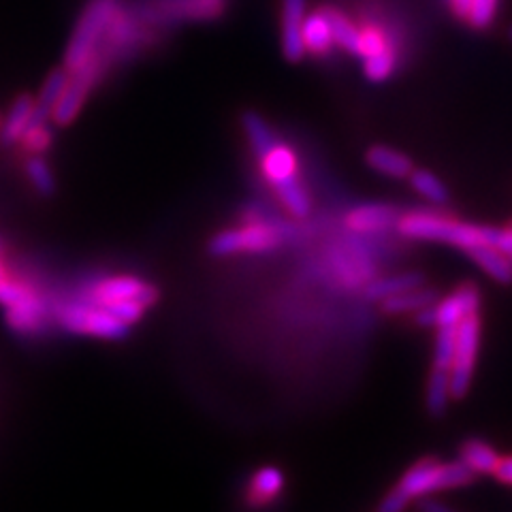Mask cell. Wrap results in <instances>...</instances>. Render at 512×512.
Returning a JSON list of instances; mask_svg holds the SVG:
<instances>
[{"label": "cell", "instance_id": "obj_38", "mask_svg": "<svg viewBox=\"0 0 512 512\" xmlns=\"http://www.w3.org/2000/svg\"><path fill=\"white\" fill-rule=\"evenodd\" d=\"M510 39H512V28H510Z\"/></svg>", "mask_w": 512, "mask_h": 512}, {"label": "cell", "instance_id": "obj_30", "mask_svg": "<svg viewBox=\"0 0 512 512\" xmlns=\"http://www.w3.org/2000/svg\"><path fill=\"white\" fill-rule=\"evenodd\" d=\"M500 9V0H470L468 11H466V20L472 28H489L498 15Z\"/></svg>", "mask_w": 512, "mask_h": 512}, {"label": "cell", "instance_id": "obj_8", "mask_svg": "<svg viewBox=\"0 0 512 512\" xmlns=\"http://www.w3.org/2000/svg\"><path fill=\"white\" fill-rule=\"evenodd\" d=\"M480 308V293L474 284H461L455 291L438 299L434 306L423 308L414 314V320L421 327H457L463 318L478 314Z\"/></svg>", "mask_w": 512, "mask_h": 512}, {"label": "cell", "instance_id": "obj_4", "mask_svg": "<svg viewBox=\"0 0 512 512\" xmlns=\"http://www.w3.org/2000/svg\"><path fill=\"white\" fill-rule=\"evenodd\" d=\"M120 9V0H90L73 28L67 52H64V69L75 71L99 54L107 30Z\"/></svg>", "mask_w": 512, "mask_h": 512}, {"label": "cell", "instance_id": "obj_18", "mask_svg": "<svg viewBox=\"0 0 512 512\" xmlns=\"http://www.w3.org/2000/svg\"><path fill=\"white\" fill-rule=\"evenodd\" d=\"M67 84H69L67 69H56L47 75L45 84L41 86V92L35 99V114H32V122H50L54 118V109Z\"/></svg>", "mask_w": 512, "mask_h": 512}, {"label": "cell", "instance_id": "obj_6", "mask_svg": "<svg viewBox=\"0 0 512 512\" xmlns=\"http://www.w3.org/2000/svg\"><path fill=\"white\" fill-rule=\"evenodd\" d=\"M224 0H143L133 11L150 28L173 26L180 22L214 20L222 13Z\"/></svg>", "mask_w": 512, "mask_h": 512}, {"label": "cell", "instance_id": "obj_22", "mask_svg": "<svg viewBox=\"0 0 512 512\" xmlns=\"http://www.w3.org/2000/svg\"><path fill=\"white\" fill-rule=\"evenodd\" d=\"M425 284V278L419 274V271H410V274H395V276H387L380 278L376 282H372L370 286L365 288V297L372 301H387L399 293H406L410 288H416Z\"/></svg>", "mask_w": 512, "mask_h": 512}, {"label": "cell", "instance_id": "obj_19", "mask_svg": "<svg viewBox=\"0 0 512 512\" xmlns=\"http://www.w3.org/2000/svg\"><path fill=\"white\" fill-rule=\"evenodd\" d=\"M453 399V387H451V370H444V367H431V374L427 380V395H425V406L431 416L446 414L448 404Z\"/></svg>", "mask_w": 512, "mask_h": 512}, {"label": "cell", "instance_id": "obj_20", "mask_svg": "<svg viewBox=\"0 0 512 512\" xmlns=\"http://www.w3.org/2000/svg\"><path fill=\"white\" fill-rule=\"evenodd\" d=\"M459 461L466 463L474 474H493L498 468L500 455L495 453V448L489 442L470 438L459 446Z\"/></svg>", "mask_w": 512, "mask_h": 512}, {"label": "cell", "instance_id": "obj_35", "mask_svg": "<svg viewBox=\"0 0 512 512\" xmlns=\"http://www.w3.org/2000/svg\"><path fill=\"white\" fill-rule=\"evenodd\" d=\"M421 510H423V512H457V510H453L451 506H446L444 502L431 500V498H423V500H421Z\"/></svg>", "mask_w": 512, "mask_h": 512}, {"label": "cell", "instance_id": "obj_1", "mask_svg": "<svg viewBox=\"0 0 512 512\" xmlns=\"http://www.w3.org/2000/svg\"><path fill=\"white\" fill-rule=\"evenodd\" d=\"M397 231L406 239L448 244L466 252L480 244L495 246L500 235V229L495 227H480V224L461 222L436 212H410L399 216Z\"/></svg>", "mask_w": 512, "mask_h": 512}, {"label": "cell", "instance_id": "obj_36", "mask_svg": "<svg viewBox=\"0 0 512 512\" xmlns=\"http://www.w3.org/2000/svg\"><path fill=\"white\" fill-rule=\"evenodd\" d=\"M448 5H451V9L455 11V15H459V18H466L470 0H448Z\"/></svg>", "mask_w": 512, "mask_h": 512}, {"label": "cell", "instance_id": "obj_25", "mask_svg": "<svg viewBox=\"0 0 512 512\" xmlns=\"http://www.w3.org/2000/svg\"><path fill=\"white\" fill-rule=\"evenodd\" d=\"M0 306L7 310H20V312H30V314H41L43 316V306L41 301L26 291L24 286L9 282V280H0Z\"/></svg>", "mask_w": 512, "mask_h": 512}, {"label": "cell", "instance_id": "obj_2", "mask_svg": "<svg viewBox=\"0 0 512 512\" xmlns=\"http://www.w3.org/2000/svg\"><path fill=\"white\" fill-rule=\"evenodd\" d=\"M263 178L274 188L276 197L286 207V212L295 218H306L312 210V201L308 190L299 180V160L291 146L278 137L271 146L259 156Z\"/></svg>", "mask_w": 512, "mask_h": 512}, {"label": "cell", "instance_id": "obj_23", "mask_svg": "<svg viewBox=\"0 0 512 512\" xmlns=\"http://www.w3.org/2000/svg\"><path fill=\"white\" fill-rule=\"evenodd\" d=\"M284 489V474L276 466H265L252 476L250 483V498L256 504H267L276 500Z\"/></svg>", "mask_w": 512, "mask_h": 512}, {"label": "cell", "instance_id": "obj_11", "mask_svg": "<svg viewBox=\"0 0 512 512\" xmlns=\"http://www.w3.org/2000/svg\"><path fill=\"white\" fill-rule=\"evenodd\" d=\"M158 299L156 286L133 276H114L99 280L88 293V301L96 306H109L118 301H139L143 306H154Z\"/></svg>", "mask_w": 512, "mask_h": 512}, {"label": "cell", "instance_id": "obj_31", "mask_svg": "<svg viewBox=\"0 0 512 512\" xmlns=\"http://www.w3.org/2000/svg\"><path fill=\"white\" fill-rule=\"evenodd\" d=\"M22 143L30 154H43L52 146V128L50 122H30L28 131L22 137Z\"/></svg>", "mask_w": 512, "mask_h": 512}, {"label": "cell", "instance_id": "obj_16", "mask_svg": "<svg viewBox=\"0 0 512 512\" xmlns=\"http://www.w3.org/2000/svg\"><path fill=\"white\" fill-rule=\"evenodd\" d=\"M367 165H370L376 173L387 175L393 180H406L414 171L412 160L399 150H393L389 146H374L365 154Z\"/></svg>", "mask_w": 512, "mask_h": 512}, {"label": "cell", "instance_id": "obj_32", "mask_svg": "<svg viewBox=\"0 0 512 512\" xmlns=\"http://www.w3.org/2000/svg\"><path fill=\"white\" fill-rule=\"evenodd\" d=\"M387 47H393V43L389 41L387 35H384V30H380L376 26H367L361 30V56L363 58L387 50Z\"/></svg>", "mask_w": 512, "mask_h": 512}, {"label": "cell", "instance_id": "obj_7", "mask_svg": "<svg viewBox=\"0 0 512 512\" xmlns=\"http://www.w3.org/2000/svg\"><path fill=\"white\" fill-rule=\"evenodd\" d=\"M60 325L79 335H92V338H103V340H124L131 325H126L124 320L105 310L103 306H96V303H69L58 312Z\"/></svg>", "mask_w": 512, "mask_h": 512}, {"label": "cell", "instance_id": "obj_26", "mask_svg": "<svg viewBox=\"0 0 512 512\" xmlns=\"http://www.w3.org/2000/svg\"><path fill=\"white\" fill-rule=\"evenodd\" d=\"M329 18H331L335 45L342 47L344 52L352 56H361V30L340 11L329 9Z\"/></svg>", "mask_w": 512, "mask_h": 512}, {"label": "cell", "instance_id": "obj_3", "mask_svg": "<svg viewBox=\"0 0 512 512\" xmlns=\"http://www.w3.org/2000/svg\"><path fill=\"white\" fill-rule=\"evenodd\" d=\"M476 474L461 461H440L436 457H425L402 476L395 491L410 504L412 500L429 498L431 493L444 489H457L474 483Z\"/></svg>", "mask_w": 512, "mask_h": 512}, {"label": "cell", "instance_id": "obj_33", "mask_svg": "<svg viewBox=\"0 0 512 512\" xmlns=\"http://www.w3.org/2000/svg\"><path fill=\"white\" fill-rule=\"evenodd\" d=\"M493 476L500 480L502 485H512V455L508 457H500L498 468H495Z\"/></svg>", "mask_w": 512, "mask_h": 512}, {"label": "cell", "instance_id": "obj_40", "mask_svg": "<svg viewBox=\"0 0 512 512\" xmlns=\"http://www.w3.org/2000/svg\"><path fill=\"white\" fill-rule=\"evenodd\" d=\"M0 122H3V120H0Z\"/></svg>", "mask_w": 512, "mask_h": 512}, {"label": "cell", "instance_id": "obj_29", "mask_svg": "<svg viewBox=\"0 0 512 512\" xmlns=\"http://www.w3.org/2000/svg\"><path fill=\"white\" fill-rule=\"evenodd\" d=\"M457 348V327H440L434 344V365L451 370Z\"/></svg>", "mask_w": 512, "mask_h": 512}, {"label": "cell", "instance_id": "obj_9", "mask_svg": "<svg viewBox=\"0 0 512 512\" xmlns=\"http://www.w3.org/2000/svg\"><path fill=\"white\" fill-rule=\"evenodd\" d=\"M480 350V318L472 314L457 325V348L451 365V387L453 399L466 397L476 370V359Z\"/></svg>", "mask_w": 512, "mask_h": 512}, {"label": "cell", "instance_id": "obj_12", "mask_svg": "<svg viewBox=\"0 0 512 512\" xmlns=\"http://www.w3.org/2000/svg\"><path fill=\"white\" fill-rule=\"evenodd\" d=\"M308 15V0H282V52L284 58L297 62L306 56L303 22Z\"/></svg>", "mask_w": 512, "mask_h": 512}, {"label": "cell", "instance_id": "obj_39", "mask_svg": "<svg viewBox=\"0 0 512 512\" xmlns=\"http://www.w3.org/2000/svg\"><path fill=\"white\" fill-rule=\"evenodd\" d=\"M510 227H512V222H510Z\"/></svg>", "mask_w": 512, "mask_h": 512}, {"label": "cell", "instance_id": "obj_21", "mask_svg": "<svg viewBox=\"0 0 512 512\" xmlns=\"http://www.w3.org/2000/svg\"><path fill=\"white\" fill-rule=\"evenodd\" d=\"M438 293L434 291V288H427L425 284L416 286V288H410V291L406 293H399L387 301H382V310L387 314H416L421 312L423 308H429L434 306V303L438 301Z\"/></svg>", "mask_w": 512, "mask_h": 512}, {"label": "cell", "instance_id": "obj_27", "mask_svg": "<svg viewBox=\"0 0 512 512\" xmlns=\"http://www.w3.org/2000/svg\"><path fill=\"white\" fill-rule=\"evenodd\" d=\"M26 175L41 197H52L56 192V178L52 167L41 154H32L26 160Z\"/></svg>", "mask_w": 512, "mask_h": 512}, {"label": "cell", "instance_id": "obj_24", "mask_svg": "<svg viewBox=\"0 0 512 512\" xmlns=\"http://www.w3.org/2000/svg\"><path fill=\"white\" fill-rule=\"evenodd\" d=\"M408 180H410L416 195L423 197L431 205H446L448 201H451L446 184L438 178L436 173H431L427 169H414Z\"/></svg>", "mask_w": 512, "mask_h": 512}, {"label": "cell", "instance_id": "obj_28", "mask_svg": "<svg viewBox=\"0 0 512 512\" xmlns=\"http://www.w3.org/2000/svg\"><path fill=\"white\" fill-rule=\"evenodd\" d=\"M395 69H397L395 47H387V50L363 58V71L367 79H372V82H384V79H389L395 73Z\"/></svg>", "mask_w": 512, "mask_h": 512}, {"label": "cell", "instance_id": "obj_34", "mask_svg": "<svg viewBox=\"0 0 512 512\" xmlns=\"http://www.w3.org/2000/svg\"><path fill=\"white\" fill-rule=\"evenodd\" d=\"M495 246H498L502 252H506L510 256V261H512V227L500 229L498 242H495Z\"/></svg>", "mask_w": 512, "mask_h": 512}, {"label": "cell", "instance_id": "obj_17", "mask_svg": "<svg viewBox=\"0 0 512 512\" xmlns=\"http://www.w3.org/2000/svg\"><path fill=\"white\" fill-rule=\"evenodd\" d=\"M470 259L485 271V274L500 282V284H512V261L506 252H502L498 246L480 244L468 250Z\"/></svg>", "mask_w": 512, "mask_h": 512}, {"label": "cell", "instance_id": "obj_14", "mask_svg": "<svg viewBox=\"0 0 512 512\" xmlns=\"http://www.w3.org/2000/svg\"><path fill=\"white\" fill-rule=\"evenodd\" d=\"M32 114H35V96H18V99L13 101L5 120L0 122V146H18L32 122Z\"/></svg>", "mask_w": 512, "mask_h": 512}, {"label": "cell", "instance_id": "obj_15", "mask_svg": "<svg viewBox=\"0 0 512 512\" xmlns=\"http://www.w3.org/2000/svg\"><path fill=\"white\" fill-rule=\"evenodd\" d=\"M303 45H306V54L314 56H327L333 50L335 37L329 9H320L306 15V22H303Z\"/></svg>", "mask_w": 512, "mask_h": 512}, {"label": "cell", "instance_id": "obj_13", "mask_svg": "<svg viewBox=\"0 0 512 512\" xmlns=\"http://www.w3.org/2000/svg\"><path fill=\"white\" fill-rule=\"evenodd\" d=\"M399 214L395 207L384 203H365L350 210L346 216V227L355 233H380L397 227Z\"/></svg>", "mask_w": 512, "mask_h": 512}, {"label": "cell", "instance_id": "obj_5", "mask_svg": "<svg viewBox=\"0 0 512 512\" xmlns=\"http://www.w3.org/2000/svg\"><path fill=\"white\" fill-rule=\"evenodd\" d=\"M291 237V229L284 224L271 222H250L246 227L220 231L210 239V252L214 256H231V254H265L286 244Z\"/></svg>", "mask_w": 512, "mask_h": 512}, {"label": "cell", "instance_id": "obj_10", "mask_svg": "<svg viewBox=\"0 0 512 512\" xmlns=\"http://www.w3.org/2000/svg\"><path fill=\"white\" fill-rule=\"evenodd\" d=\"M105 73V64L99 58L88 60L84 67H79L75 71H69V84L64 88L60 101L54 109V124L58 126H69L82 111L88 94L92 88L99 82L101 75Z\"/></svg>", "mask_w": 512, "mask_h": 512}, {"label": "cell", "instance_id": "obj_37", "mask_svg": "<svg viewBox=\"0 0 512 512\" xmlns=\"http://www.w3.org/2000/svg\"><path fill=\"white\" fill-rule=\"evenodd\" d=\"M0 280H3V267H0Z\"/></svg>", "mask_w": 512, "mask_h": 512}]
</instances>
